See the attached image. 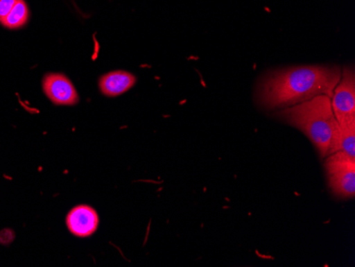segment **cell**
<instances>
[{"mask_svg": "<svg viewBox=\"0 0 355 267\" xmlns=\"http://www.w3.org/2000/svg\"><path fill=\"white\" fill-rule=\"evenodd\" d=\"M342 77L340 67H293L270 71L265 76L257 98L267 109H284L310 101L319 95L332 97Z\"/></svg>", "mask_w": 355, "mask_h": 267, "instance_id": "1", "label": "cell"}, {"mask_svg": "<svg viewBox=\"0 0 355 267\" xmlns=\"http://www.w3.org/2000/svg\"><path fill=\"white\" fill-rule=\"evenodd\" d=\"M329 187L335 196L353 198L355 195V159L338 150L326 157Z\"/></svg>", "mask_w": 355, "mask_h": 267, "instance_id": "3", "label": "cell"}, {"mask_svg": "<svg viewBox=\"0 0 355 267\" xmlns=\"http://www.w3.org/2000/svg\"><path fill=\"white\" fill-rule=\"evenodd\" d=\"M13 231L9 230V229H6V230H3L0 232V243H1V244H9V243L13 241Z\"/></svg>", "mask_w": 355, "mask_h": 267, "instance_id": "11", "label": "cell"}, {"mask_svg": "<svg viewBox=\"0 0 355 267\" xmlns=\"http://www.w3.org/2000/svg\"><path fill=\"white\" fill-rule=\"evenodd\" d=\"M17 0H0V23L8 17Z\"/></svg>", "mask_w": 355, "mask_h": 267, "instance_id": "10", "label": "cell"}, {"mask_svg": "<svg viewBox=\"0 0 355 267\" xmlns=\"http://www.w3.org/2000/svg\"><path fill=\"white\" fill-rule=\"evenodd\" d=\"M276 117L302 131L321 158L338 151L340 123L333 112L331 97L319 95L310 101L278 111Z\"/></svg>", "mask_w": 355, "mask_h": 267, "instance_id": "2", "label": "cell"}, {"mask_svg": "<svg viewBox=\"0 0 355 267\" xmlns=\"http://www.w3.org/2000/svg\"><path fill=\"white\" fill-rule=\"evenodd\" d=\"M338 150L355 159V119L340 123Z\"/></svg>", "mask_w": 355, "mask_h": 267, "instance_id": "9", "label": "cell"}, {"mask_svg": "<svg viewBox=\"0 0 355 267\" xmlns=\"http://www.w3.org/2000/svg\"><path fill=\"white\" fill-rule=\"evenodd\" d=\"M137 77L129 71H114L105 74L99 79V89L107 97H116L132 89Z\"/></svg>", "mask_w": 355, "mask_h": 267, "instance_id": "7", "label": "cell"}, {"mask_svg": "<svg viewBox=\"0 0 355 267\" xmlns=\"http://www.w3.org/2000/svg\"><path fill=\"white\" fill-rule=\"evenodd\" d=\"M43 89L46 96L55 105H73L79 101L71 81L63 74H48L44 77Z\"/></svg>", "mask_w": 355, "mask_h": 267, "instance_id": "5", "label": "cell"}, {"mask_svg": "<svg viewBox=\"0 0 355 267\" xmlns=\"http://www.w3.org/2000/svg\"><path fill=\"white\" fill-rule=\"evenodd\" d=\"M331 103L338 123L355 119V76L352 69H342V77L333 91Z\"/></svg>", "mask_w": 355, "mask_h": 267, "instance_id": "4", "label": "cell"}, {"mask_svg": "<svg viewBox=\"0 0 355 267\" xmlns=\"http://www.w3.org/2000/svg\"><path fill=\"white\" fill-rule=\"evenodd\" d=\"M29 15V8L25 0H17L8 17L0 24L8 29H19L28 23Z\"/></svg>", "mask_w": 355, "mask_h": 267, "instance_id": "8", "label": "cell"}, {"mask_svg": "<svg viewBox=\"0 0 355 267\" xmlns=\"http://www.w3.org/2000/svg\"><path fill=\"white\" fill-rule=\"evenodd\" d=\"M99 217L92 207L80 205L69 211L67 226L78 238H89L98 228Z\"/></svg>", "mask_w": 355, "mask_h": 267, "instance_id": "6", "label": "cell"}]
</instances>
